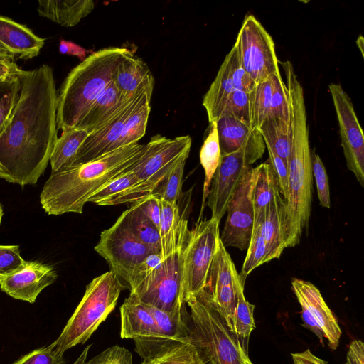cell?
Here are the masks:
<instances>
[{
	"instance_id": "6da1fadb",
	"label": "cell",
	"mask_w": 364,
	"mask_h": 364,
	"mask_svg": "<svg viewBox=\"0 0 364 364\" xmlns=\"http://www.w3.org/2000/svg\"><path fill=\"white\" fill-rule=\"evenodd\" d=\"M16 105L0 133V178L21 186L43 174L58 139V93L53 69L24 70Z\"/></svg>"
},
{
	"instance_id": "7a4b0ae2",
	"label": "cell",
	"mask_w": 364,
	"mask_h": 364,
	"mask_svg": "<svg viewBox=\"0 0 364 364\" xmlns=\"http://www.w3.org/2000/svg\"><path fill=\"white\" fill-rule=\"evenodd\" d=\"M146 144H132L84 164L51 171L40 194L48 215L82 214L88 199L109 181L129 171L141 157Z\"/></svg>"
},
{
	"instance_id": "3957f363",
	"label": "cell",
	"mask_w": 364,
	"mask_h": 364,
	"mask_svg": "<svg viewBox=\"0 0 364 364\" xmlns=\"http://www.w3.org/2000/svg\"><path fill=\"white\" fill-rule=\"evenodd\" d=\"M285 78L291 130L285 222L287 247H291L299 242L304 229L309 226L313 173L303 87L292 70L285 73Z\"/></svg>"
},
{
	"instance_id": "277c9868",
	"label": "cell",
	"mask_w": 364,
	"mask_h": 364,
	"mask_svg": "<svg viewBox=\"0 0 364 364\" xmlns=\"http://www.w3.org/2000/svg\"><path fill=\"white\" fill-rule=\"evenodd\" d=\"M124 47L95 51L67 75L58 94L57 129L75 128L95 100L112 83L113 75L125 53Z\"/></svg>"
},
{
	"instance_id": "5b68a950",
	"label": "cell",
	"mask_w": 364,
	"mask_h": 364,
	"mask_svg": "<svg viewBox=\"0 0 364 364\" xmlns=\"http://www.w3.org/2000/svg\"><path fill=\"white\" fill-rule=\"evenodd\" d=\"M126 286L111 270L94 278L58 338L50 344L63 355L68 349L85 343L114 309Z\"/></svg>"
},
{
	"instance_id": "8992f818",
	"label": "cell",
	"mask_w": 364,
	"mask_h": 364,
	"mask_svg": "<svg viewBox=\"0 0 364 364\" xmlns=\"http://www.w3.org/2000/svg\"><path fill=\"white\" fill-rule=\"evenodd\" d=\"M190 338L208 364H245L248 357L237 336L228 328L208 294L203 290L191 296Z\"/></svg>"
},
{
	"instance_id": "52a82bcc",
	"label": "cell",
	"mask_w": 364,
	"mask_h": 364,
	"mask_svg": "<svg viewBox=\"0 0 364 364\" xmlns=\"http://www.w3.org/2000/svg\"><path fill=\"white\" fill-rule=\"evenodd\" d=\"M192 139L189 135L168 139L153 136L144 153L129 170L140 183L110 198L104 205L134 203L150 196L166 175L186 155L189 154Z\"/></svg>"
},
{
	"instance_id": "ba28073f",
	"label": "cell",
	"mask_w": 364,
	"mask_h": 364,
	"mask_svg": "<svg viewBox=\"0 0 364 364\" xmlns=\"http://www.w3.org/2000/svg\"><path fill=\"white\" fill-rule=\"evenodd\" d=\"M220 222L198 219L189 230L183 252L184 300L199 294L206 284L208 271L220 240Z\"/></svg>"
},
{
	"instance_id": "9c48e42d",
	"label": "cell",
	"mask_w": 364,
	"mask_h": 364,
	"mask_svg": "<svg viewBox=\"0 0 364 364\" xmlns=\"http://www.w3.org/2000/svg\"><path fill=\"white\" fill-rule=\"evenodd\" d=\"M184 247L164 257L160 265L130 294L146 305L172 314H181L186 304L182 273Z\"/></svg>"
},
{
	"instance_id": "30bf717a",
	"label": "cell",
	"mask_w": 364,
	"mask_h": 364,
	"mask_svg": "<svg viewBox=\"0 0 364 364\" xmlns=\"http://www.w3.org/2000/svg\"><path fill=\"white\" fill-rule=\"evenodd\" d=\"M234 46L241 67L256 84L280 71L274 42L252 14L245 18Z\"/></svg>"
},
{
	"instance_id": "8fae6325",
	"label": "cell",
	"mask_w": 364,
	"mask_h": 364,
	"mask_svg": "<svg viewBox=\"0 0 364 364\" xmlns=\"http://www.w3.org/2000/svg\"><path fill=\"white\" fill-rule=\"evenodd\" d=\"M94 249L107 261L110 270L124 282L126 288L137 266L154 252L135 237L121 215L100 233Z\"/></svg>"
},
{
	"instance_id": "7c38bea8",
	"label": "cell",
	"mask_w": 364,
	"mask_h": 364,
	"mask_svg": "<svg viewBox=\"0 0 364 364\" xmlns=\"http://www.w3.org/2000/svg\"><path fill=\"white\" fill-rule=\"evenodd\" d=\"M255 168L245 166L242 175L227 206L228 213L220 239L226 248L247 249L252 232L255 212L252 191Z\"/></svg>"
},
{
	"instance_id": "4fadbf2b",
	"label": "cell",
	"mask_w": 364,
	"mask_h": 364,
	"mask_svg": "<svg viewBox=\"0 0 364 364\" xmlns=\"http://www.w3.org/2000/svg\"><path fill=\"white\" fill-rule=\"evenodd\" d=\"M328 90L336 110L341 144L347 168L364 186V136L353 102L341 85L331 83Z\"/></svg>"
},
{
	"instance_id": "5bb4252c",
	"label": "cell",
	"mask_w": 364,
	"mask_h": 364,
	"mask_svg": "<svg viewBox=\"0 0 364 364\" xmlns=\"http://www.w3.org/2000/svg\"><path fill=\"white\" fill-rule=\"evenodd\" d=\"M291 288L301 307L303 325L318 338L323 346L325 338L328 347L336 350L342 331L319 289L310 282L299 279H292Z\"/></svg>"
},
{
	"instance_id": "9a60e30c",
	"label": "cell",
	"mask_w": 364,
	"mask_h": 364,
	"mask_svg": "<svg viewBox=\"0 0 364 364\" xmlns=\"http://www.w3.org/2000/svg\"><path fill=\"white\" fill-rule=\"evenodd\" d=\"M247 166L250 165L243 151L221 155L206 200L211 218L220 222L226 213L228 202Z\"/></svg>"
},
{
	"instance_id": "2e32d148",
	"label": "cell",
	"mask_w": 364,
	"mask_h": 364,
	"mask_svg": "<svg viewBox=\"0 0 364 364\" xmlns=\"http://www.w3.org/2000/svg\"><path fill=\"white\" fill-rule=\"evenodd\" d=\"M215 124L221 155L243 151L250 165L262 157L266 146L258 129H252L226 111Z\"/></svg>"
},
{
	"instance_id": "e0dca14e",
	"label": "cell",
	"mask_w": 364,
	"mask_h": 364,
	"mask_svg": "<svg viewBox=\"0 0 364 364\" xmlns=\"http://www.w3.org/2000/svg\"><path fill=\"white\" fill-rule=\"evenodd\" d=\"M57 277L52 265L26 261L18 269L0 277V289L15 299L33 304L42 290L54 283Z\"/></svg>"
},
{
	"instance_id": "ac0fdd59",
	"label": "cell",
	"mask_w": 364,
	"mask_h": 364,
	"mask_svg": "<svg viewBox=\"0 0 364 364\" xmlns=\"http://www.w3.org/2000/svg\"><path fill=\"white\" fill-rule=\"evenodd\" d=\"M134 343V350L144 364H208L190 336L181 340H138Z\"/></svg>"
},
{
	"instance_id": "d6986e66",
	"label": "cell",
	"mask_w": 364,
	"mask_h": 364,
	"mask_svg": "<svg viewBox=\"0 0 364 364\" xmlns=\"http://www.w3.org/2000/svg\"><path fill=\"white\" fill-rule=\"evenodd\" d=\"M146 90H145L130 99L101 127L89 134L75 158L67 166L87 163L117 149L116 144L123 130L124 122Z\"/></svg>"
},
{
	"instance_id": "ffe728a7",
	"label": "cell",
	"mask_w": 364,
	"mask_h": 364,
	"mask_svg": "<svg viewBox=\"0 0 364 364\" xmlns=\"http://www.w3.org/2000/svg\"><path fill=\"white\" fill-rule=\"evenodd\" d=\"M120 336L134 341L162 338L148 305L130 294L120 306Z\"/></svg>"
},
{
	"instance_id": "44dd1931",
	"label": "cell",
	"mask_w": 364,
	"mask_h": 364,
	"mask_svg": "<svg viewBox=\"0 0 364 364\" xmlns=\"http://www.w3.org/2000/svg\"><path fill=\"white\" fill-rule=\"evenodd\" d=\"M112 82L121 93L132 97L145 90H154V79L147 64L129 50L119 63Z\"/></svg>"
},
{
	"instance_id": "7402d4cb",
	"label": "cell",
	"mask_w": 364,
	"mask_h": 364,
	"mask_svg": "<svg viewBox=\"0 0 364 364\" xmlns=\"http://www.w3.org/2000/svg\"><path fill=\"white\" fill-rule=\"evenodd\" d=\"M44 43L45 39L26 26L0 15V44L14 56L32 59L39 55Z\"/></svg>"
},
{
	"instance_id": "603a6c76",
	"label": "cell",
	"mask_w": 364,
	"mask_h": 364,
	"mask_svg": "<svg viewBox=\"0 0 364 364\" xmlns=\"http://www.w3.org/2000/svg\"><path fill=\"white\" fill-rule=\"evenodd\" d=\"M285 207V200L279 196L267 207L261 221L254 223L260 224L267 250V262L279 258L287 248Z\"/></svg>"
},
{
	"instance_id": "cb8c5ba5",
	"label": "cell",
	"mask_w": 364,
	"mask_h": 364,
	"mask_svg": "<svg viewBox=\"0 0 364 364\" xmlns=\"http://www.w3.org/2000/svg\"><path fill=\"white\" fill-rule=\"evenodd\" d=\"M160 200L161 218L159 232L161 253L164 258L186 245L190 230L188 228L186 210L181 213L178 202L171 204Z\"/></svg>"
},
{
	"instance_id": "d4e9b609",
	"label": "cell",
	"mask_w": 364,
	"mask_h": 364,
	"mask_svg": "<svg viewBox=\"0 0 364 364\" xmlns=\"http://www.w3.org/2000/svg\"><path fill=\"white\" fill-rule=\"evenodd\" d=\"M134 97H126L112 82L95 100L75 128L85 130L88 134L95 132Z\"/></svg>"
},
{
	"instance_id": "484cf974",
	"label": "cell",
	"mask_w": 364,
	"mask_h": 364,
	"mask_svg": "<svg viewBox=\"0 0 364 364\" xmlns=\"http://www.w3.org/2000/svg\"><path fill=\"white\" fill-rule=\"evenodd\" d=\"M95 8L92 0H43L38 1L37 11L60 26L72 27L90 14Z\"/></svg>"
},
{
	"instance_id": "4316f807",
	"label": "cell",
	"mask_w": 364,
	"mask_h": 364,
	"mask_svg": "<svg viewBox=\"0 0 364 364\" xmlns=\"http://www.w3.org/2000/svg\"><path fill=\"white\" fill-rule=\"evenodd\" d=\"M255 168V181L252 191L255 212L254 223L261 221L267 207L281 196L277 178L268 161L259 164Z\"/></svg>"
},
{
	"instance_id": "83f0119b",
	"label": "cell",
	"mask_w": 364,
	"mask_h": 364,
	"mask_svg": "<svg viewBox=\"0 0 364 364\" xmlns=\"http://www.w3.org/2000/svg\"><path fill=\"white\" fill-rule=\"evenodd\" d=\"M235 90L226 63L223 61L203 99L202 104L210 124L215 122L222 114L230 95Z\"/></svg>"
},
{
	"instance_id": "f1b7e54d",
	"label": "cell",
	"mask_w": 364,
	"mask_h": 364,
	"mask_svg": "<svg viewBox=\"0 0 364 364\" xmlns=\"http://www.w3.org/2000/svg\"><path fill=\"white\" fill-rule=\"evenodd\" d=\"M153 90L144 91L126 119L116 149L138 143L146 133Z\"/></svg>"
},
{
	"instance_id": "f546056e",
	"label": "cell",
	"mask_w": 364,
	"mask_h": 364,
	"mask_svg": "<svg viewBox=\"0 0 364 364\" xmlns=\"http://www.w3.org/2000/svg\"><path fill=\"white\" fill-rule=\"evenodd\" d=\"M258 129L264 143L269 144L289 166L291 151V122L268 117Z\"/></svg>"
},
{
	"instance_id": "4dcf8cb0",
	"label": "cell",
	"mask_w": 364,
	"mask_h": 364,
	"mask_svg": "<svg viewBox=\"0 0 364 364\" xmlns=\"http://www.w3.org/2000/svg\"><path fill=\"white\" fill-rule=\"evenodd\" d=\"M243 282L240 275L235 282L237 304L235 313L234 333L240 341L243 351L248 355V343L252 331L255 328L253 312L255 308L245 299Z\"/></svg>"
},
{
	"instance_id": "1f68e13d",
	"label": "cell",
	"mask_w": 364,
	"mask_h": 364,
	"mask_svg": "<svg viewBox=\"0 0 364 364\" xmlns=\"http://www.w3.org/2000/svg\"><path fill=\"white\" fill-rule=\"evenodd\" d=\"M221 158L220 149L215 122L210 124L208 134L203 141L200 151V161L205 172V179L203 188L202 205L200 217L206 205L210 183L214 173L218 168Z\"/></svg>"
},
{
	"instance_id": "d6a6232c",
	"label": "cell",
	"mask_w": 364,
	"mask_h": 364,
	"mask_svg": "<svg viewBox=\"0 0 364 364\" xmlns=\"http://www.w3.org/2000/svg\"><path fill=\"white\" fill-rule=\"evenodd\" d=\"M88 134L85 130L78 128L62 132L55 141L50 158L51 171H56L69 164Z\"/></svg>"
},
{
	"instance_id": "836d02e7",
	"label": "cell",
	"mask_w": 364,
	"mask_h": 364,
	"mask_svg": "<svg viewBox=\"0 0 364 364\" xmlns=\"http://www.w3.org/2000/svg\"><path fill=\"white\" fill-rule=\"evenodd\" d=\"M121 216L135 237L154 252H161L159 229L138 208L132 204Z\"/></svg>"
},
{
	"instance_id": "e575fe53",
	"label": "cell",
	"mask_w": 364,
	"mask_h": 364,
	"mask_svg": "<svg viewBox=\"0 0 364 364\" xmlns=\"http://www.w3.org/2000/svg\"><path fill=\"white\" fill-rule=\"evenodd\" d=\"M162 338L181 340L190 335L189 314L186 307L178 314H172L149 306Z\"/></svg>"
},
{
	"instance_id": "d590c367",
	"label": "cell",
	"mask_w": 364,
	"mask_h": 364,
	"mask_svg": "<svg viewBox=\"0 0 364 364\" xmlns=\"http://www.w3.org/2000/svg\"><path fill=\"white\" fill-rule=\"evenodd\" d=\"M272 94V75L260 83L256 84L249 92L250 127L259 129L270 112Z\"/></svg>"
},
{
	"instance_id": "8d00e7d4",
	"label": "cell",
	"mask_w": 364,
	"mask_h": 364,
	"mask_svg": "<svg viewBox=\"0 0 364 364\" xmlns=\"http://www.w3.org/2000/svg\"><path fill=\"white\" fill-rule=\"evenodd\" d=\"M188 155L173 166L151 195L171 204L178 203L182 195L183 176Z\"/></svg>"
},
{
	"instance_id": "74e56055",
	"label": "cell",
	"mask_w": 364,
	"mask_h": 364,
	"mask_svg": "<svg viewBox=\"0 0 364 364\" xmlns=\"http://www.w3.org/2000/svg\"><path fill=\"white\" fill-rule=\"evenodd\" d=\"M247 250V255L239 274L243 282H245L247 275L255 268L267 262V250L259 223H254L251 239Z\"/></svg>"
},
{
	"instance_id": "f35d334b",
	"label": "cell",
	"mask_w": 364,
	"mask_h": 364,
	"mask_svg": "<svg viewBox=\"0 0 364 364\" xmlns=\"http://www.w3.org/2000/svg\"><path fill=\"white\" fill-rule=\"evenodd\" d=\"M139 183L137 177L132 171H127L104 185L91 196L87 202L104 205L110 198Z\"/></svg>"
},
{
	"instance_id": "ab89813d",
	"label": "cell",
	"mask_w": 364,
	"mask_h": 364,
	"mask_svg": "<svg viewBox=\"0 0 364 364\" xmlns=\"http://www.w3.org/2000/svg\"><path fill=\"white\" fill-rule=\"evenodd\" d=\"M91 346L88 345L73 364H83ZM12 364H65V360L49 345L32 350Z\"/></svg>"
},
{
	"instance_id": "60d3db41",
	"label": "cell",
	"mask_w": 364,
	"mask_h": 364,
	"mask_svg": "<svg viewBox=\"0 0 364 364\" xmlns=\"http://www.w3.org/2000/svg\"><path fill=\"white\" fill-rule=\"evenodd\" d=\"M272 94L270 112L268 117H279L290 121L289 107L286 87L280 71L272 75Z\"/></svg>"
},
{
	"instance_id": "b9f144b4",
	"label": "cell",
	"mask_w": 364,
	"mask_h": 364,
	"mask_svg": "<svg viewBox=\"0 0 364 364\" xmlns=\"http://www.w3.org/2000/svg\"><path fill=\"white\" fill-rule=\"evenodd\" d=\"M224 61L226 63L235 89L250 92L256 83L241 67L234 46L225 56Z\"/></svg>"
},
{
	"instance_id": "7bdbcfd3",
	"label": "cell",
	"mask_w": 364,
	"mask_h": 364,
	"mask_svg": "<svg viewBox=\"0 0 364 364\" xmlns=\"http://www.w3.org/2000/svg\"><path fill=\"white\" fill-rule=\"evenodd\" d=\"M311 166L320 205L323 208H330L331 198L328 175L320 156L314 152L311 153Z\"/></svg>"
},
{
	"instance_id": "ee69618b",
	"label": "cell",
	"mask_w": 364,
	"mask_h": 364,
	"mask_svg": "<svg viewBox=\"0 0 364 364\" xmlns=\"http://www.w3.org/2000/svg\"><path fill=\"white\" fill-rule=\"evenodd\" d=\"M164 258L160 252H151L134 271L127 288L132 291L149 277L161 263Z\"/></svg>"
},
{
	"instance_id": "f6af8a7d",
	"label": "cell",
	"mask_w": 364,
	"mask_h": 364,
	"mask_svg": "<svg viewBox=\"0 0 364 364\" xmlns=\"http://www.w3.org/2000/svg\"><path fill=\"white\" fill-rule=\"evenodd\" d=\"M224 111L250 126L249 92L235 90L230 95Z\"/></svg>"
},
{
	"instance_id": "bcb514c9",
	"label": "cell",
	"mask_w": 364,
	"mask_h": 364,
	"mask_svg": "<svg viewBox=\"0 0 364 364\" xmlns=\"http://www.w3.org/2000/svg\"><path fill=\"white\" fill-rule=\"evenodd\" d=\"M83 364H132V354L126 348L115 345Z\"/></svg>"
},
{
	"instance_id": "7dc6e473",
	"label": "cell",
	"mask_w": 364,
	"mask_h": 364,
	"mask_svg": "<svg viewBox=\"0 0 364 364\" xmlns=\"http://www.w3.org/2000/svg\"><path fill=\"white\" fill-rule=\"evenodd\" d=\"M18 245H0V277L18 269L25 263Z\"/></svg>"
},
{
	"instance_id": "c3c4849f",
	"label": "cell",
	"mask_w": 364,
	"mask_h": 364,
	"mask_svg": "<svg viewBox=\"0 0 364 364\" xmlns=\"http://www.w3.org/2000/svg\"><path fill=\"white\" fill-rule=\"evenodd\" d=\"M265 146L269 154L268 162L271 165L277 178L280 193L284 196V199L286 200L288 197V166L286 162L275 153L269 144H265Z\"/></svg>"
},
{
	"instance_id": "681fc988",
	"label": "cell",
	"mask_w": 364,
	"mask_h": 364,
	"mask_svg": "<svg viewBox=\"0 0 364 364\" xmlns=\"http://www.w3.org/2000/svg\"><path fill=\"white\" fill-rule=\"evenodd\" d=\"M133 204H135L159 229L161 218V200L159 198L150 195Z\"/></svg>"
},
{
	"instance_id": "f907efd6",
	"label": "cell",
	"mask_w": 364,
	"mask_h": 364,
	"mask_svg": "<svg viewBox=\"0 0 364 364\" xmlns=\"http://www.w3.org/2000/svg\"><path fill=\"white\" fill-rule=\"evenodd\" d=\"M21 87L14 89L0 104V133L6 125L18 98Z\"/></svg>"
},
{
	"instance_id": "816d5d0a",
	"label": "cell",
	"mask_w": 364,
	"mask_h": 364,
	"mask_svg": "<svg viewBox=\"0 0 364 364\" xmlns=\"http://www.w3.org/2000/svg\"><path fill=\"white\" fill-rule=\"evenodd\" d=\"M23 72L13 60L0 58V82L19 77Z\"/></svg>"
},
{
	"instance_id": "f5cc1de1",
	"label": "cell",
	"mask_w": 364,
	"mask_h": 364,
	"mask_svg": "<svg viewBox=\"0 0 364 364\" xmlns=\"http://www.w3.org/2000/svg\"><path fill=\"white\" fill-rule=\"evenodd\" d=\"M345 364H364V344L361 340L350 343Z\"/></svg>"
},
{
	"instance_id": "db71d44e",
	"label": "cell",
	"mask_w": 364,
	"mask_h": 364,
	"mask_svg": "<svg viewBox=\"0 0 364 364\" xmlns=\"http://www.w3.org/2000/svg\"><path fill=\"white\" fill-rule=\"evenodd\" d=\"M59 52L61 54L70 55L77 57L81 61L87 58L89 51L82 46L63 39L60 40L59 44Z\"/></svg>"
},
{
	"instance_id": "11a10c76",
	"label": "cell",
	"mask_w": 364,
	"mask_h": 364,
	"mask_svg": "<svg viewBox=\"0 0 364 364\" xmlns=\"http://www.w3.org/2000/svg\"><path fill=\"white\" fill-rule=\"evenodd\" d=\"M291 358L294 364H326L323 360L313 354L310 349L291 353Z\"/></svg>"
},
{
	"instance_id": "9f6ffc18",
	"label": "cell",
	"mask_w": 364,
	"mask_h": 364,
	"mask_svg": "<svg viewBox=\"0 0 364 364\" xmlns=\"http://www.w3.org/2000/svg\"><path fill=\"white\" fill-rule=\"evenodd\" d=\"M21 87L19 77L0 82V104L14 89Z\"/></svg>"
},
{
	"instance_id": "6f0895ef",
	"label": "cell",
	"mask_w": 364,
	"mask_h": 364,
	"mask_svg": "<svg viewBox=\"0 0 364 364\" xmlns=\"http://www.w3.org/2000/svg\"><path fill=\"white\" fill-rule=\"evenodd\" d=\"M0 58L14 60V56L0 44Z\"/></svg>"
},
{
	"instance_id": "680465c9",
	"label": "cell",
	"mask_w": 364,
	"mask_h": 364,
	"mask_svg": "<svg viewBox=\"0 0 364 364\" xmlns=\"http://www.w3.org/2000/svg\"><path fill=\"white\" fill-rule=\"evenodd\" d=\"M3 208H2V206H1V204L0 203V224H1V218H2V216H3Z\"/></svg>"
},
{
	"instance_id": "91938a15",
	"label": "cell",
	"mask_w": 364,
	"mask_h": 364,
	"mask_svg": "<svg viewBox=\"0 0 364 364\" xmlns=\"http://www.w3.org/2000/svg\"><path fill=\"white\" fill-rule=\"evenodd\" d=\"M245 364H253L250 359L247 357L245 358Z\"/></svg>"
},
{
	"instance_id": "94428289",
	"label": "cell",
	"mask_w": 364,
	"mask_h": 364,
	"mask_svg": "<svg viewBox=\"0 0 364 364\" xmlns=\"http://www.w3.org/2000/svg\"><path fill=\"white\" fill-rule=\"evenodd\" d=\"M141 364H144V363H141Z\"/></svg>"
}]
</instances>
